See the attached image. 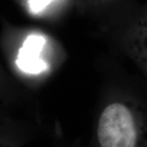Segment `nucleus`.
Masks as SVG:
<instances>
[{
  "mask_svg": "<svg viewBox=\"0 0 147 147\" xmlns=\"http://www.w3.org/2000/svg\"><path fill=\"white\" fill-rule=\"evenodd\" d=\"M96 136L100 147H147V107L130 100L107 105L100 113Z\"/></svg>",
  "mask_w": 147,
  "mask_h": 147,
  "instance_id": "nucleus-1",
  "label": "nucleus"
},
{
  "mask_svg": "<svg viewBox=\"0 0 147 147\" xmlns=\"http://www.w3.org/2000/svg\"><path fill=\"white\" fill-rule=\"evenodd\" d=\"M45 42L44 37L39 34L27 37L19 50L16 61L20 69L31 74H38L47 69V65L40 57Z\"/></svg>",
  "mask_w": 147,
  "mask_h": 147,
  "instance_id": "nucleus-2",
  "label": "nucleus"
},
{
  "mask_svg": "<svg viewBox=\"0 0 147 147\" xmlns=\"http://www.w3.org/2000/svg\"><path fill=\"white\" fill-rule=\"evenodd\" d=\"M133 56L147 74V11L142 15L130 38Z\"/></svg>",
  "mask_w": 147,
  "mask_h": 147,
  "instance_id": "nucleus-3",
  "label": "nucleus"
},
{
  "mask_svg": "<svg viewBox=\"0 0 147 147\" xmlns=\"http://www.w3.org/2000/svg\"><path fill=\"white\" fill-rule=\"evenodd\" d=\"M53 0H29V7L33 13H38L44 10Z\"/></svg>",
  "mask_w": 147,
  "mask_h": 147,
  "instance_id": "nucleus-4",
  "label": "nucleus"
}]
</instances>
